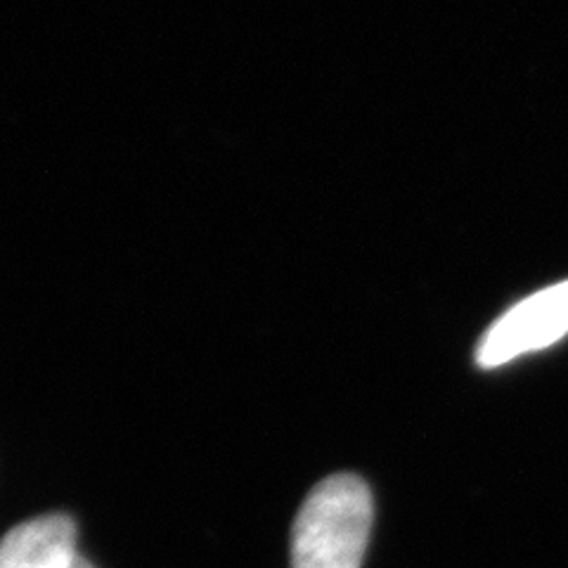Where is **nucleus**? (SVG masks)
<instances>
[{
    "label": "nucleus",
    "instance_id": "1",
    "mask_svg": "<svg viewBox=\"0 0 568 568\" xmlns=\"http://www.w3.org/2000/svg\"><path fill=\"white\" fill-rule=\"evenodd\" d=\"M375 505L361 476L334 474L301 505L292 526V568H361Z\"/></svg>",
    "mask_w": 568,
    "mask_h": 568
},
{
    "label": "nucleus",
    "instance_id": "2",
    "mask_svg": "<svg viewBox=\"0 0 568 568\" xmlns=\"http://www.w3.org/2000/svg\"><path fill=\"white\" fill-rule=\"evenodd\" d=\"M568 334V280L524 298L484 336L476 363L493 369L557 344Z\"/></svg>",
    "mask_w": 568,
    "mask_h": 568
},
{
    "label": "nucleus",
    "instance_id": "3",
    "mask_svg": "<svg viewBox=\"0 0 568 568\" xmlns=\"http://www.w3.org/2000/svg\"><path fill=\"white\" fill-rule=\"evenodd\" d=\"M77 559V526L67 514L29 519L0 540V568H71Z\"/></svg>",
    "mask_w": 568,
    "mask_h": 568
},
{
    "label": "nucleus",
    "instance_id": "4",
    "mask_svg": "<svg viewBox=\"0 0 568 568\" xmlns=\"http://www.w3.org/2000/svg\"><path fill=\"white\" fill-rule=\"evenodd\" d=\"M71 568H93L91 564H88L83 557H79L77 561H74V566H71Z\"/></svg>",
    "mask_w": 568,
    "mask_h": 568
}]
</instances>
